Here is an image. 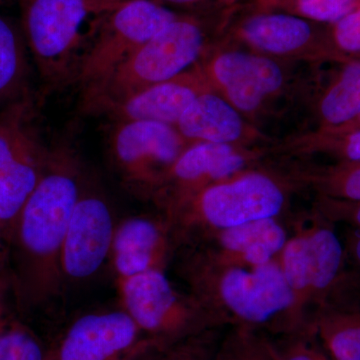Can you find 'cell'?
I'll list each match as a JSON object with an SVG mask.
<instances>
[{
    "label": "cell",
    "instance_id": "cell-25",
    "mask_svg": "<svg viewBox=\"0 0 360 360\" xmlns=\"http://www.w3.org/2000/svg\"><path fill=\"white\" fill-rule=\"evenodd\" d=\"M212 360H276L269 338L243 326H229Z\"/></svg>",
    "mask_w": 360,
    "mask_h": 360
},
{
    "label": "cell",
    "instance_id": "cell-27",
    "mask_svg": "<svg viewBox=\"0 0 360 360\" xmlns=\"http://www.w3.org/2000/svg\"><path fill=\"white\" fill-rule=\"evenodd\" d=\"M0 360H47V357L39 338L11 316L0 330Z\"/></svg>",
    "mask_w": 360,
    "mask_h": 360
},
{
    "label": "cell",
    "instance_id": "cell-37",
    "mask_svg": "<svg viewBox=\"0 0 360 360\" xmlns=\"http://www.w3.org/2000/svg\"><path fill=\"white\" fill-rule=\"evenodd\" d=\"M343 129V130H349V129H360V115L357 116L356 118H354L352 122L347 123L345 127H338V129Z\"/></svg>",
    "mask_w": 360,
    "mask_h": 360
},
{
    "label": "cell",
    "instance_id": "cell-19",
    "mask_svg": "<svg viewBox=\"0 0 360 360\" xmlns=\"http://www.w3.org/2000/svg\"><path fill=\"white\" fill-rule=\"evenodd\" d=\"M141 331L122 307L89 312L71 324L56 360L113 359L136 342Z\"/></svg>",
    "mask_w": 360,
    "mask_h": 360
},
{
    "label": "cell",
    "instance_id": "cell-35",
    "mask_svg": "<svg viewBox=\"0 0 360 360\" xmlns=\"http://www.w3.org/2000/svg\"><path fill=\"white\" fill-rule=\"evenodd\" d=\"M8 262V243L0 234V274L6 272Z\"/></svg>",
    "mask_w": 360,
    "mask_h": 360
},
{
    "label": "cell",
    "instance_id": "cell-6",
    "mask_svg": "<svg viewBox=\"0 0 360 360\" xmlns=\"http://www.w3.org/2000/svg\"><path fill=\"white\" fill-rule=\"evenodd\" d=\"M347 258L335 224L314 212L295 225L277 262L303 314L335 307Z\"/></svg>",
    "mask_w": 360,
    "mask_h": 360
},
{
    "label": "cell",
    "instance_id": "cell-5",
    "mask_svg": "<svg viewBox=\"0 0 360 360\" xmlns=\"http://www.w3.org/2000/svg\"><path fill=\"white\" fill-rule=\"evenodd\" d=\"M20 25L28 51L46 89L75 82L97 0H20Z\"/></svg>",
    "mask_w": 360,
    "mask_h": 360
},
{
    "label": "cell",
    "instance_id": "cell-17",
    "mask_svg": "<svg viewBox=\"0 0 360 360\" xmlns=\"http://www.w3.org/2000/svg\"><path fill=\"white\" fill-rule=\"evenodd\" d=\"M175 129L189 144L210 142L271 149L277 143L213 90L194 99Z\"/></svg>",
    "mask_w": 360,
    "mask_h": 360
},
{
    "label": "cell",
    "instance_id": "cell-2",
    "mask_svg": "<svg viewBox=\"0 0 360 360\" xmlns=\"http://www.w3.org/2000/svg\"><path fill=\"white\" fill-rule=\"evenodd\" d=\"M175 257L187 290L225 326L271 338L307 328L309 321L298 309L277 257L257 266L213 264L184 250Z\"/></svg>",
    "mask_w": 360,
    "mask_h": 360
},
{
    "label": "cell",
    "instance_id": "cell-11",
    "mask_svg": "<svg viewBox=\"0 0 360 360\" xmlns=\"http://www.w3.org/2000/svg\"><path fill=\"white\" fill-rule=\"evenodd\" d=\"M30 103L16 104L0 116V234L7 243L51 155L30 124Z\"/></svg>",
    "mask_w": 360,
    "mask_h": 360
},
{
    "label": "cell",
    "instance_id": "cell-26",
    "mask_svg": "<svg viewBox=\"0 0 360 360\" xmlns=\"http://www.w3.org/2000/svg\"><path fill=\"white\" fill-rule=\"evenodd\" d=\"M360 7V0H290L272 11L296 14L314 22L331 25Z\"/></svg>",
    "mask_w": 360,
    "mask_h": 360
},
{
    "label": "cell",
    "instance_id": "cell-13",
    "mask_svg": "<svg viewBox=\"0 0 360 360\" xmlns=\"http://www.w3.org/2000/svg\"><path fill=\"white\" fill-rule=\"evenodd\" d=\"M117 224L110 200L85 177L68 224L61 255L65 290L89 283L110 264Z\"/></svg>",
    "mask_w": 360,
    "mask_h": 360
},
{
    "label": "cell",
    "instance_id": "cell-4",
    "mask_svg": "<svg viewBox=\"0 0 360 360\" xmlns=\"http://www.w3.org/2000/svg\"><path fill=\"white\" fill-rule=\"evenodd\" d=\"M208 46L202 21L180 14L110 75L82 89V110L99 115L110 104L181 75L200 61Z\"/></svg>",
    "mask_w": 360,
    "mask_h": 360
},
{
    "label": "cell",
    "instance_id": "cell-8",
    "mask_svg": "<svg viewBox=\"0 0 360 360\" xmlns=\"http://www.w3.org/2000/svg\"><path fill=\"white\" fill-rule=\"evenodd\" d=\"M219 32L221 41L288 63L340 65L350 58L333 44L329 25L283 11L250 7L234 18H222Z\"/></svg>",
    "mask_w": 360,
    "mask_h": 360
},
{
    "label": "cell",
    "instance_id": "cell-15",
    "mask_svg": "<svg viewBox=\"0 0 360 360\" xmlns=\"http://www.w3.org/2000/svg\"><path fill=\"white\" fill-rule=\"evenodd\" d=\"M290 236L281 219H265L205 234L177 250L213 264L257 266L276 259Z\"/></svg>",
    "mask_w": 360,
    "mask_h": 360
},
{
    "label": "cell",
    "instance_id": "cell-10",
    "mask_svg": "<svg viewBox=\"0 0 360 360\" xmlns=\"http://www.w3.org/2000/svg\"><path fill=\"white\" fill-rule=\"evenodd\" d=\"M283 63L220 40L196 65L210 89L250 122L288 91L290 77Z\"/></svg>",
    "mask_w": 360,
    "mask_h": 360
},
{
    "label": "cell",
    "instance_id": "cell-30",
    "mask_svg": "<svg viewBox=\"0 0 360 360\" xmlns=\"http://www.w3.org/2000/svg\"><path fill=\"white\" fill-rule=\"evenodd\" d=\"M314 212L330 224H342L360 232V201H343L316 196Z\"/></svg>",
    "mask_w": 360,
    "mask_h": 360
},
{
    "label": "cell",
    "instance_id": "cell-31",
    "mask_svg": "<svg viewBox=\"0 0 360 360\" xmlns=\"http://www.w3.org/2000/svg\"><path fill=\"white\" fill-rule=\"evenodd\" d=\"M329 32L338 51L348 56H360V7L329 25Z\"/></svg>",
    "mask_w": 360,
    "mask_h": 360
},
{
    "label": "cell",
    "instance_id": "cell-21",
    "mask_svg": "<svg viewBox=\"0 0 360 360\" xmlns=\"http://www.w3.org/2000/svg\"><path fill=\"white\" fill-rule=\"evenodd\" d=\"M317 129L345 127L360 115V56H350L329 82L315 104Z\"/></svg>",
    "mask_w": 360,
    "mask_h": 360
},
{
    "label": "cell",
    "instance_id": "cell-9",
    "mask_svg": "<svg viewBox=\"0 0 360 360\" xmlns=\"http://www.w3.org/2000/svg\"><path fill=\"white\" fill-rule=\"evenodd\" d=\"M180 14L151 0H124L105 7L92 22L75 84L82 89L96 84Z\"/></svg>",
    "mask_w": 360,
    "mask_h": 360
},
{
    "label": "cell",
    "instance_id": "cell-33",
    "mask_svg": "<svg viewBox=\"0 0 360 360\" xmlns=\"http://www.w3.org/2000/svg\"><path fill=\"white\" fill-rule=\"evenodd\" d=\"M11 295V284L6 272L0 274V330L6 326L11 315L8 312V300Z\"/></svg>",
    "mask_w": 360,
    "mask_h": 360
},
{
    "label": "cell",
    "instance_id": "cell-3",
    "mask_svg": "<svg viewBox=\"0 0 360 360\" xmlns=\"http://www.w3.org/2000/svg\"><path fill=\"white\" fill-rule=\"evenodd\" d=\"M303 188L290 165L251 168L158 210L169 224L177 250L212 232L265 219H281L292 194Z\"/></svg>",
    "mask_w": 360,
    "mask_h": 360
},
{
    "label": "cell",
    "instance_id": "cell-20",
    "mask_svg": "<svg viewBox=\"0 0 360 360\" xmlns=\"http://www.w3.org/2000/svg\"><path fill=\"white\" fill-rule=\"evenodd\" d=\"M28 52L20 22L0 13V108L30 103Z\"/></svg>",
    "mask_w": 360,
    "mask_h": 360
},
{
    "label": "cell",
    "instance_id": "cell-16",
    "mask_svg": "<svg viewBox=\"0 0 360 360\" xmlns=\"http://www.w3.org/2000/svg\"><path fill=\"white\" fill-rule=\"evenodd\" d=\"M176 251L172 229L162 214L134 215L118 221L110 264L120 281L153 270L165 271Z\"/></svg>",
    "mask_w": 360,
    "mask_h": 360
},
{
    "label": "cell",
    "instance_id": "cell-23",
    "mask_svg": "<svg viewBox=\"0 0 360 360\" xmlns=\"http://www.w3.org/2000/svg\"><path fill=\"white\" fill-rule=\"evenodd\" d=\"M271 153L304 158L324 155L340 161L360 160V129H316L307 134L277 142Z\"/></svg>",
    "mask_w": 360,
    "mask_h": 360
},
{
    "label": "cell",
    "instance_id": "cell-24",
    "mask_svg": "<svg viewBox=\"0 0 360 360\" xmlns=\"http://www.w3.org/2000/svg\"><path fill=\"white\" fill-rule=\"evenodd\" d=\"M295 179L317 196L343 201H360V160L340 161L326 167L290 165Z\"/></svg>",
    "mask_w": 360,
    "mask_h": 360
},
{
    "label": "cell",
    "instance_id": "cell-22",
    "mask_svg": "<svg viewBox=\"0 0 360 360\" xmlns=\"http://www.w3.org/2000/svg\"><path fill=\"white\" fill-rule=\"evenodd\" d=\"M309 328L333 360H360V309L336 307L317 310Z\"/></svg>",
    "mask_w": 360,
    "mask_h": 360
},
{
    "label": "cell",
    "instance_id": "cell-36",
    "mask_svg": "<svg viewBox=\"0 0 360 360\" xmlns=\"http://www.w3.org/2000/svg\"><path fill=\"white\" fill-rule=\"evenodd\" d=\"M290 1V0H265L262 4H255V6H250V8L258 9V11H272L276 8L278 4L283 2Z\"/></svg>",
    "mask_w": 360,
    "mask_h": 360
},
{
    "label": "cell",
    "instance_id": "cell-34",
    "mask_svg": "<svg viewBox=\"0 0 360 360\" xmlns=\"http://www.w3.org/2000/svg\"><path fill=\"white\" fill-rule=\"evenodd\" d=\"M345 243L347 257H349L360 269V232L350 231L348 232Z\"/></svg>",
    "mask_w": 360,
    "mask_h": 360
},
{
    "label": "cell",
    "instance_id": "cell-12",
    "mask_svg": "<svg viewBox=\"0 0 360 360\" xmlns=\"http://www.w3.org/2000/svg\"><path fill=\"white\" fill-rule=\"evenodd\" d=\"M111 163L123 186L150 200L169 168L191 146L175 127L155 122H115L110 134Z\"/></svg>",
    "mask_w": 360,
    "mask_h": 360
},
{
    "label": "cell",
    "instance_id": "cell-7",
    "mask_svg": "<svg viewBox=\"0 0 360 360\" xmlns=\"http://www.w3.org/2000/svg\"><path fill=\"white\" fill-rule=\"evenodd\" d=\"M117 288L120 307L163 348L210 329L229 328L188 290L177 288L162 270L122 279Z\"/></svg>",
    "mask_w": 360,
    "mask_h": 360
},
{
    "label": "cell",
    "instance_id": "cell-38",
    "mask_svg": "<svg viewBox=\"0 0 360 360\" xmlns=\"http://www.w3.org/2000/svg\"><path fill=\"white\" fill-rule=\"evenodd\" d=\"M240 0H224V6H232L236 4H238ZM265 0H251L250 6H255V4H262Z\"/></svg>",
    "mask_w": 360,
    "mask_h": 360
},
{
    "label": "cell",
    "instance_id": "cell-39",
    "mask_svg": "<svg viewBox=\"0 0 360 360\" xmlns=\"http://www.w3.org/2000/svg\"><path fill=\"white\" fill-rule=\"evenodd\" d=\"M13 2H20V0H0V6H7V4H13Z\"/></svg>",
    "mask_w": 360,
    "mask_h": 360
},
{
    "label": "cell",
    "instance_id": "cell-1",
    "mask_svg": "<svg viewBox=\"0 0 360 360\" xmlns=\"http://www.w3.org/2000/svg\"><path fill=\"white\" fill-rule=\"evenodd\" d=\"M84 180L72 150H51L44 176L23 206L8 243L6 274L21 312L49 307L63 295L61 255Z\"/></svg>",
    "mask_w": 360,
    "mask_h": 360
},
{
    "label": "cell",
    "instance_id": "cell-18",
    "mask_svg": "<svg viewBox=\"0 0 360 360\" xmlns=\"http://www.w3.org/2000/svg\"><path fill=\"white\" fill-rule=\"evenodd\" d=\"M212 90L194 65L181 75L132 94L99 115L115 122H155L175 127L186 108L201 94Z\"/></svg>",
    "mask_w": 360,
    "mask_h": 360
},
{
    "label": "cell",
    "instance_id": "cell-28",
    "mask_svg": "<svg viewBox=\"0 0 360 360\" xmlns=\"http://www.w3.org/2000/svg\"><path fill=\"white\" fill-rule=\"evenodd\" d=\"M267 338L276 360H333L309 326L290 335Z\"/></svg>",
    "mask_w": 360,
    "mask_h": 360
},
{
    "label": "cell",
    "instance_id": "cell-32",
    "mask_svg": "<svg viewBox=\"0 0 360 360\" xmlns=\"http://www.w3.org/2000/svg\"><path fill=\"white\" fill-rule=\"evenodd\" d=\"M124 1V0H97L98 4V13H101L105 7L115 4L116 2ZM151 1L158 2V4H163L169 7L172 6H182V7H198L205 6V4H210L212 0H151ZM219 4H224V0H214Z\"/></svg>",
    "mask_w": 360,
    "mask_h": 360
},
{
    "label": "cell",
    "instance_id": "cell-29",
    "mask_svg": "<svg viewBox=\"0 0 360 360\" xmlns=\"http://www.w3.org/2000/svg\"><path fill=\"white\" fill-rule=\"evenodd\" d=\"M225 328L210 329L165 348L160 360H212Z\"/></svg>",
    "mask_w": 360,
    "mask_h": 360
},
{
    "label": "cell",
    "instance_id": "cell-14",
    "mask_svg": "<svg viewBox=\"0 0 360 360\" xmlns=\"http://www.w3.org/2000/svg\"><path fill=\"white\" fill-rule=\"evenodd\" d=\"M269 149L198 142L191 144L168 170L151 198L158 210L205 187L259 167Z\"/></svg>",
    "mask_w": 360,
    "mask_h": 360
}]
</instances>
